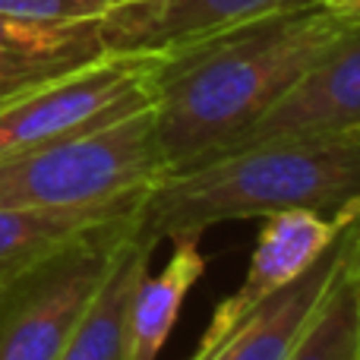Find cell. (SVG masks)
<instances>
[{
    "mask_svg": "<svg viewBox=\"0 0 360 360\" xmlns=\"http://www.w3.org/2000/svg\"><path fill=\"white\" fill-rule=\"evenodd\" d=\"M351 202H360V133L266 139L165 171L143 196L139 218L149 234L171 240L294 209L335 215Z\"/></svg>",
    "mask_w": 360,
    "mask_h": 360,
    "instance_id": "cell-2",
    "label": "cell"
},
{
    "mask_svg": "<svg viewBox=\"0 0 360 360\" xmlns=\"http://www.w3.org/2000/svg\"><path fill=\"white\" fill-rule=\"evenodd\" d=\"M316 0H133L101 16L108 51H171Z\"/></svg>",
    "mask_w": 360,
    "mask_h": 360,
    "instance_id": "cell-8",
    "label": "cell"
},
{
    "mask_svg": "<svg viewBox=\"0 0 360 360\" xmlns=\"http://www.w3.org/2000/svg\"><path fill=\"white\" fill-rule=\"evenodd\" d=\"M139 205L89 224L0 281V360H57L63 354L120 250L143 224Z\"/></svg>",
    "mask_w": 360,
    "mask_h": 360,
    "instance_id": "cell-4",
    "label": "cell"
},
{
    "mask_svg": "<svg viewBox=\"0 0 360 360\" xmlns=\"http://www.w3.org/2000/svg\"><path fill=\"white\" fill-rule=\"evenodd\" d=\"M108 54L101 19L25 22L0 13V105Z\"/></svg>",
    "mask_w": 360,
    "mask_h": 360,
    "instance_id": "cell-10",
    "label": "cell"
},
{
    "mask_svg": "<svg viewBox=\"0 0 360 360\" xmlns=\"http://www.w3.org/2000/svg\"><path fill=\"white\" fill-rule=\"evenodd\" d=\"M316 6L329 13H338V16L348 19H360V0H316Z\"/></svg>",
    "mask_w": 360,
    "mask_h": 360,
    "instance_id": "cell-16",
    "label": "cell"
},
{
    "mask_svg": "<svg viewBox=\"0 0 360 360\" xmlns=\"http://www.w3.org/2000/svg\"><path fill=\"white\" fill-rule=\"evenodd\" d=\"M158 243L162 240L139 224L57 360H130V300L139 278L152 269Z\"/></svg>",
    "mask_w": 360,
    "mask_h": 360,
    "instance_id": "cell-11",
    "label": "cell"
},
{
    "mask_svg": "<svg viewBox=\"0 0 360 360\" xmlns=\"http://www.w3.org/2000/svg\"><path fill=\"white\" fill-rule=\"evenodd\" d=\"M168 171L152 105L0 162V205L38 212H101L133 205Z\"/></svg>",
    "mask_w": 360,
    "mask_h": 360,
    "instance_id": "cell-3",
    "label": "cell"
},
{
    "mask_svg": "<svg viewBox=\"0 0 360 360\" xmlns=\"http://www.w3.org/2000/svg\"><path fill=\"white\" fill-rule=\"evenodd\" d=\"M351 22L310 4L162 51L149 92L168 171L228 149L285 98Z\"/></svg>",
    "mask_w": 360,
    "mask_h": 360,
    "instance_id": "cell-1",
    "label": "cell"
},
{
    "mask_svg": "<svg viewBox=\"0 0 360 360\" xmlns=\"http://www.w3.org/2000/svg\"><path fill=\"white\" fill-rule=\"evenodd\" d=\"M342 133H360V19H354L323 51V57L288 89V95L272 111L262 114L221 152L266 139L342 136Z\"/></svg>",
    "mask_w": 360,
    "mask_h": 360,
    "instance_id": "cell-7",
    "label": "cell"
},
{
    "mask_svg": "<svg viewBox=\"0 0 360 360\" xmlns=\"http://www.w3.org/2000/svg\"><path fill=\"white\" fill-rule=\"evenodd\" d=\"M139 202L101 212H38L0 205V281H6L10 275L22 272L25 266L48 256L51 250L67 243L70 237L86 231L89 224L105 221V218L120 215V212H130Z\"/></svg>",
    "mask_w": 360,
    "mask_h": 360,
    "instance_id": "cell-14",
    "label": "cell"
},
{
    "mask_svg": "<svg viewBox=\"0 0 360 360\" xmlns=\"http://www.w3.org/2000/svg\"><path fill=\"white\" fill-rule=\"evenodd\" d=\"M360 212V202H351L348 209L335 212V215H319L310 209H294L278 212V215L262 218V231L256 240L253 259H250L247 278L240 281L231 297L212 310L209 326H205L199 348L190 360H202L209 351H215L231 332L237 329L243 316L256 310L266 297H272L278 288L294 281L313 259H319L326 247L342 234V228Z\"/></svg>",
    "mask_w": 360,
    "mask_h": 360,
    "instance_id": "cell-6",
    "label": "cell"
},
{
    "mask_svg": "<svg viewBox=\"0 0 360 360\" xmlns=\"http://www.w3.org/2000/svg\"><path fill=\"white\" fill-rule=\"evenodd\" d=\"M199 237L202 234H174L165 269L155 275L149 269L139 278L130 300V360H158L162 354L186 294L205 272Z\"/></svg>",
    "mask_w": 360,
    "mask_h": 360,
    "instance_id": "cell-12",
    "label": "cell"
},
{
    "mask_svg": "<svg viewBox=\"0 0 360 360\" xmlns=\"http://www.w3.org/2000/svg\"><path fill=\"white\" fill-rule=\"evenodd\" d=\"M111 10V0H0V13L25 22H89Z\"/></svg>",
    "mask_w": 360,
    "mask_h": 360,
    "instance_id": "cell-15",
    "label": "cell"
},
{
    "mask_svg": "<svg viewBox=\"0 0 360 360\" xmlns=\"http://www.w3.org/2000/svg\"><path fill=\"white\" fill-rule=\"evenodd\" d=\"M124 4H133V0H111V10L114 6H124Z\"/></svg>",
    "mask_w": 360,
    "mask_h": 360,
    "instance_id": "cell-17",
    "label": "cell"
},
{
    "mask_svg": "<svg viewBox=\"0 0 360 360\" xmlns=\"http://www.w3.org/2000/svg\"><path fill=\"white\" fill-rule=\"evenodd\" d=\"M288 360H360V215L348 253Z\"/></svg>",
    "mask_w": 360,
    "mask_h": 360,
    "instance_id": "cell-13",
    "label": "cell"
},
{
    "mask_svg": "<svg viewBox=\"0 0 360 360\" xmlns=\"http://www.w3.org/2000/svg\"><path fill=\"white\" fill-rule=\"evenodd\" d=\"M357 215L319 253V259H313L297 278L278 288L272 297H266L250 316H243L237 329L202 360H288L294 345L300 342V335L310 326V319L316 316L319 304H323L326 291H329L332 278L348 253Z\"/></svg>",
    "mask_w": 360,
    "mask_h": 360,
    "instance_id": "cell-9",
    "label": "cell"
},
{
    "mask_svg": "<svg viewBox=\"0 0 360 360\" xmlns=\"http://www.w3.org/2000/svg\"><path fill=\"white\" fill-rule=\"evenodd\" d=\"M162 51H108L0 105V162L105 127L152 105L149 76Z\"/></svg>",
    "mask_w": 360,
    "mask_h": 360,
    "instance_id": "cell-5",
    "label": "cell"
}]
</instances>
